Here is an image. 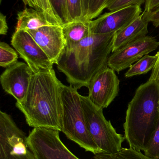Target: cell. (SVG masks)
Wrapping results in <instances>:
<instances>
[{
	"label": "cell",
	"mask_w": 159,
	"mask_h": 159,
	"mask_svg": "<svg viewBox=\"0 0 159 159\" xmlns=\"http://www.w3.org/2000/svg\"><path fill=\"white\" fill-rule=\"evenodd\" d=\"M63 86L53 69L34 74L25 98L16 103L29 126L61 131Z\"/></svg>",
	"instance_id": "obj_1"
},
{
	"label": "cell",
	"mask_w": 159,
	"mask_h": 159,
	"mask_svg": "<svg viewBox=\"0 0 159 159\" xmlns=\"http://www.w3.org/2000/svg\"><path fill=\"white\" fill-rule=\"evenodd\" d=\"M116 33H91L70 50H64L57 68L70 85L77 90L88 88L93 77L107 67Z\"/></svg>",
	"instance_id": "obj_2"
},
{
	"label": "cell",
	"mask_w": 159,
	"mask_h": 159,
	"mask_svg": "<svg viewBox=\"0 0 159 159\" xmlns=\"http://www.w3.org/2000/svg\"><path fill=\"white\" fill-rule=\"evenodd\" d=\"M159 116V82L149 80L137 88L126 112L124 137L130 148L145 150Z\"/></svg>",
	"instance_id": "obj_3"
},
{
	"label": "cell",
	"mask_w": 159,
	"mask_h": 159,
	"mask_svg": "<svg viewBox=\"0 0 159 159\" xmlns=\"http://www.w3.org/2000/svg\"><path fill=\"white\" fill-rule=\"evenodd\" d=\"M81 95L72 86L63 85L62 91L63 104L61 132L67 138L86 151L94 155L102 153L91 136L82 107Z\"/></svg>",
	"instance_id": "obj_4"
},
{
	"label": "cell",
	"mask_w": 159,
	"mask_h": 159,
	"mask_svg": "<svg viewBox=\"0 0 159 159\" xmlns=\"http://www.w3.org/2000/svg\"><path fill=\"white\" fill-rule=\"evenodd\" d=\"M87 127L91 136L102 153L115 154L122 149L124 136L118 133L103 109L93 104L88 96H81Z\"/></svg>",
	"instance_id": "obj_5"
},
{
	"label": "cell",
	"mask_w": 159,
	"mask_h": 159,
	"mask_svg": "<svg viewBox=\"0 0 159 159\" xmlns=\"http://www.w3.org/2000/svg\"><path fill=\"white\" fill-rule=\"evenodd\" d=\"M0 159H36L28 136L8 114L0 111Z\"/></svg>",
	"instance_id": "obj_6"
},
{
	"label": "cell",
	"mask_w": 159,
	"mask_h": 159,
	"mask_svg": "<svg viewBox=\"0 0 159 159\" xmlns=\"http://www.w3.org/2000/svg\"><path fill=\"white\" fill-rule=\"evenodd\" d=\"M60 132L46 128L33 129L28 142L36 159H79L62 142Z\"/></svg>",
	"instance_id": "obj_7"
},
{
	"label": "cell",
	"mask_w": 159,
	"mask_h": 159,
	"mask_svg": "<svg viewBox=\"0 0 159 159\" xmlns=\"http://www.w3.org/2000/svg\"><path fill=\"white\" fill-rule=\"evenodd\" d=\"M11 45L34 74L53 70V62L27 31H16Z\"/></svg>",
	"instance_id": "obj_8"
},
{
	"label": "cell",
	"mask_w": 159,
	"mask_h": 159,
	"mask_svg": "<svg viewBox=\"0 0 159 159\" xmlns=\"http://www.w3.org/2000/svg\"><path fill=\"white\" fill-rule=\"evenodd\" d=\"M159 46V42L155 37L147 35L112 53L107 66L119 73L129 68L144 56L156 50Z\"/></svg>",
	"instance_id": "obj_9"
},
{
	"label": "cell",
	"mask_w": 159,
	"mask_h": 159,
	"mask_svg": "<svg viewBox=\"0 0 159 159\" xmlns=\"http://www.w3.org/2000/svg\"><path fill=\"white\" fill-rule=\"evenodd\" d=\"M119 82L115 71L107 66L90 81L88 97L97 107L106 108L118 95Z\"/></svg>",
	"instance_id": "obj_10"
},
{
	"label": "cell",
	"mask_w": 159,
	"mask_h": 159,
	"mask_svg": "<svg viewBox=\"0 0 159 159\" xmlns=\"http://www.w3.org/2000/svg\"><path fill=\"white\" fill-rule=\"evenodd\" d=\"M142 13L141 6L135 5L105 13L91 20V33L103 34L117 32L129 26Z\"/></svg>",
	"instance_id": "obj_11"
},
{
	"label": "cell",
	"mask_w": 159,
	"mask_h": 159,
	"mask_svg": "<svg viewBox=\"0 0 159 159\" xmlns=\"http://www.w3.org/2000/svg\"><path fill=\"white\" fill-rule=\"evenodd\" d=\"M33 74L27 64L17 61L6 68L0 76V82L5 92L21 102L27 94Z\"/></svg>",
	"instance_id": "obj_12"
},
{
	"label": "cell",
	"mask_w": 159,
	"mask_h": 159,
	"mask_svg": "<svg viewBox=\"0 0 159 159\" xmlns=\"http://www.w3.org/2000/svg\"><path fill=\"white\" fill-rule=\"evenodd\" d=\"M27 31L53 64H57L65 48L62 26H45Z\"/></svg>",
	"instance_id": "obj_13"
},
{
	"label": "cell",
	"mask_w": 159,
	"mask_h": 159,
	"mask_svg": "<svg viewBox=\"0 0 159 159\" xmlns=\"http://www.w3.org/2000/svg\"><path fill=\"white\" fill-rule=\"evenodd\" d=\"M149 22L141 14L129 26L116 33L112 53L138 39L147 35Z\"/></svg>",
	"instance_id": "obj_14"
},
{
	"label": "cell",
	"mask_w": 159,
	"mask_h": 159,
	"mask_svg": "<svg viewBox=\"0 0 159 159\" xmlns=\"http://www.w3.org/2000/svg\"><path fill=\"white\" fill-rule=\"evenodd\" d=\"M62 26L44 12L25 8L18 12L16 31L35 30L45 26Z\"/></svg>",
	"instance_id": "obj_15"
},
{
	"label": "cell",
	"mask_w": 159,
	"mask_h": 159,
	"mask_svg": "<svg viewBox=\"0 0 159 159\" xmlns=\"http://www.w3.org/2000/svg\"><path fill=\"white\" fill-rule=\"evenodd\" d=\"M91 20L82 19L64 23L62 25L63 33L65 42L64 50H70L91 33Z\"/></svg>",
	"instance_id": "obj_16"
},
{
	"label": "cell",
	"mask_w": 159,
	"mask_h": 159,
	"mask_svg": "<svg viewBox=\"0 0 159 159\" xmlns=\"http://www.w3.org/2000/svg\"><path fill=\"white\" fill-rule=\"evenodd\" d=\"M158 54L155 56L146 55L129 67L125 74L126 78L145 74L153 70L157 61Z\"/></svg>",
	"instance_id": "obj_17"
},
{
	"label": "cell",
	"mask_w": 159,
	"mask_h": 159,
	"mask_svg": "<svg viewBox=\"0 0 159 159\" xmlns=\"http://www.w3.org/2000/svg\"><path fill=\"white\" fill-rule=\"evenodd\" d=\"M94 158L95 159H157L147 157L141 151L131 148H122L120 151L115 154L99 153L95 155Z\"/></svg>",
	"instance_id": "obj_18"
},
{
	"label": "cell",
	"mask_w": 159,
	"mask_h": 159,
	"mask_svg": "<svg viewBox=\"0 0 159 159\" xmlns=\"http://www.w3.org/2000/svg\"><path fill=\"white\" fill-rule=\"evenodd\" d=\"M22 1L25 5L44 12L62 25H63V22L54 10L50 0H22Z\"/></svg>",
	"instance_id": "obj_19"
},
{
	"label": "cell",
	"mask_w": 159,
	"mask_h": 159,
	"mask_svg": "<svg viewBox=\"0 0 159 159\" xmlns=\"http://www.w3.org/2000/svg\"><path fill=\"white\" fill-rule=\"evenodd\" d=\"M17 53L4 42L0 43V66L7 68L17 62Z\"/></svg>",
	"instance_id": "obj_20"
},
{
	"label": "cell",
	"mask_w": 159,
	"mask_h": 159,
	"mask_svg": "<svg viewBox=\"0 0 159 159\" xmlns=\"http://www.w3.org/2000/svg\"><path fill=\"white\" fill-rule=\"evenodd\" d=\"M116 0H90L86 19L92 20Z\"/></svg>",
	"instance_id": "obj_21"
},
{
	"label": "cell",
	"mask_w": 159,
	"mask_h": 159,
	"mask_svg": "<svg viewBox=\"0 0 159 159\" xmlns=\"http://www.w3.org/2000/svg\"><path fill=\"white\" fill-rule=\"evenodd\" d=\"M144 154L147 157L159 159V116L155 130Z\"/></svg>",
	"instance_id": "obj_22"
},
{
	"label": "cell",
	"mask_w": 159,
	"mask_h": 159,
	"mask_svg": "<svg viewBox=\"0 0 159 159\" xmlns=\"http://www.w3.org/2000/svg\"><path fill=\"white\" fill-rule=\"evenodd\" d=\"M51 4L58 16L63 24L70 22L67 0H50Z\"/></svg>",
	"instance_id": "obj_23"
},
{
	"label": "cell",
	"mask_w": 159,
	"mask_h": 159,
	"mask_svg": "<svg viewBox=\"0 0 159 159\" xmlns=\"http://www.w3.org/2000/svg\"><path fill=\"white\" fill-rule=\"evenodd\" d=\"M67 2L71 21L86 19L84 17L81 0H67Z\"/></svg>",
	"instance_id": "obj_24"
},
{
	"label": "cell",
	"mask_w": 159,
	"mask_h": 159,
	"mask_svg": "<svg viewBox=\"0 0 159 159\" xmlns=\"http://www.w3.org/2000/svg\"><path fill=\"white\" fill-rule=\"evenodd\" d=\"M146 0H116L108 7L110 12L116 11L132 6H141L145 3Z\"/></svg>",
	"instance_id": "obj_25"
},
{
	"label": "cell",
	"mask_w": 159,
	"mask_h": 159,
	"mask_svg": "<svg viewBox=\"0 0 159 159\" xmlns=\"http://www.w3.org/2000/svg\"><path fill=\"white\" fill-rule=\"evenodd\" d=\"M143 17L148 22H152L154 27H159V7L149 12H144Z\"/></svg>",
	"instance_id": "obj_26"
},
{
	"label": "cell",
	"mask_w": 159,
	"mask_h": 159,
	"mask_svg": "<svg viewBox=\"0 0 159 159\" xmlns=\"http://www.w3.org/2000/svg\"><path fill=\"white\" fill-rule=\"evenodd\" d=\"M8 26L6 20V16L1 13L0 15V34L6 35L8 30Z\"/></svg>",
	"instance_id": "obj_27"
},
{
	"label": "cell",
	"mask_w": 159,
	"mask_h": 159,
	"mask_svg": "<svg viewBox=\"0 0 159 159\" xmlns=\"http://www.w3.org/2000/svg\"><path fill=\"white\" fill-rule=\"evenodd\" d=\"M159 7V0H146L144 12H149Z\"/></svg>",
	"instance_id": "obj_28"
},
{
	"label": "cell",
	"mask_w": 159,
	"mask_h": 159,
	"mask_svg": "<svg viewBox=\"0 0 159 159\" xmlns=\"http://www.w3.org/2000/svg\"><path fill=\"white\" fill-rule=\"evenodd\" d=\"M157 53L158 54L157 61L154 69L152 70V73L149 80H157L159 82V51Z\"/></svg>",
	"instance_id": "obj_29"
},
{
	"label": "cell",
	"mask_w": 159,
	"mask_h": 159,
	"mask_svg": "<svg viewBox=\"0 0 159 159\" xmlns=\"http://www.w3.org/2000/svg\"><path fill=\"white\" fill-rule=\"evenodd\" d=\"M89 1L90 0H81L83 12H84V17L86 19L88 9Z\"/></svg>",
	"instance_id": "obj_30"
},
{
	"label": "cell",
	"mask_w": 159,
	"mask_h": 159,
	"mask_svg": "<svg viewBox=\"0 0 159 159\" xmlns=\"http://www.w3.org/2000/svg\"><path fill=\"white\" fill-rule=\"evenodd\" d=\"M2 0H0V2H2Z\"/></svg>",
	"instance_id": "obj_31"
}]
</instances>
